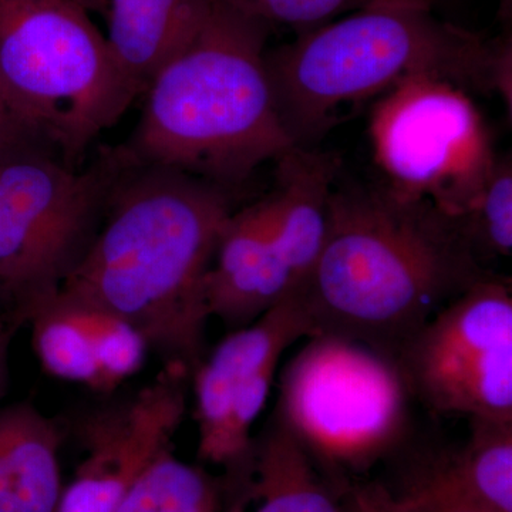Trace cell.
Segmentation results:
<instances>
[{"mask_svg":"<svg viewBox=\"0 0 512 512\" xmlns=\"http://www.w3.org/2000/svg\"><path fill=\"white\" fill-rule=\"evenodd\" d=\"M136 97L180 46L208 0H79Z\"/></svg>","mask_w":512,"mask_h":512,"instance_id":"15","label":"cell"},{"mask_svg":"<svg viewBox=\"0 0 512 512\" xmlns=\"http://www.w3.org/2000/svg\"><path fill=\"white\" fill-rule=\"evenodd\" d=\"M311 336L315 329L305 305L288 296L251 325L231 330L192 370L198 457L224 468L229 485L247 487L252 426L264 410L282 353Z\"/></svg>","mask_w":512,"mask_h":512,"instance_id":"10","label":"cell"},{"mask_svg":"<svg viewBox=\"0 0 512 512\" xmlns=\"http://www.w3.org/2000/svg\"><path fill=\"white\" fill-rule=\"evenodd\" d=\"M64 430L29 402L0 407V512H57Z\"/></svg>","mask_w":512,"mask_h":512,"instance_id":"16","label":"cell"},{"mask_svg":"<svg viewBox=\"0 0 512 512\" xmlns=\"http://www.w3.org/2000/svg\"><path fill=\"white\" fill-rule=\"evenodd\" d=\"M227 512H247V510H245V501L242 500V498H238V500H235V503L229 507Z\"/></svg>","mask_w":512,"mask_h":512,"instance_id":"26","label":"cell"},{"mask_svg":"<svg viewBox=\"0 0 512 512\" xmlns=\"http://www.w3.org/2000/svg\"><path fill=\"white\" fill-rule=\"evenodd\" d=\"M190 383L187 367L163 363L137 392L107 399L79 416L74 433L86 456L63 488L57 512H116L141 473L174 448Z\"/></svg>","mask_w":512,"mask_h":512,"instance_id":"11","label":"cell"},{"mask_svg":"<svg viewBox=\"0 0 512 512\" xmlns=\"http://www.w3.org/2000/svg\"><path fill=\"white\" fill-rule=\"evenodd\" d=\"M32 153H52L57 156L49 144L19 116L0 79V161Z\"/></svg>","mask_w":512,"mask_h":512,"instance_id":"23","label":"cell"},{"mask_svg":"<svg viewBox=\"0 0 512 512\" xmlns=\"http://www.w3.org/2000/svg\"><path fill=\"white\" fill-rule=\"evenodd\" d=\"M464 493L494 512H512V420L471 419L464 446L439 458Z\"/></svg>","mask_w":512,"mask_h":512,"instance_id":"18","label":"cell"},{"mask_svg":"<svg viewBox=\"0 0 512 512\" xmlns=\"http://www.w3.org/2000/svg\"><path fill=\"white\" fill-rule=\"evenodd\" d=\"M291 293V274L275 239L266 197L232 212L207 276L210 318L241 329Z\"/></svg>","mask_w":512,"mask_h":512,"instance_id":"13","label":"cell"},{"mask_svg":"<svg viewBox=\"0 0 512 512\" xmlns=\"http://www.w3.org/2000/svg\"><path fill=\"white\" fill-rule=\"evenodd\" d=\"M0 301H2V299H0Z\"/></svg>","mask_w":512,"mask_h":512,"instance_id":"27","label":"cell"},{"mask_svg":"<svg viewBox=\"0 0 512 512\" xmlns=\"http://www.w3.org/2000/svg\"><path fill=\"white\" fill-rule=\"evenodd\" d=\"M274 413L319 466L360 468L402 440L410 396L397 360L363 343L308 338Z\"/></svg>","mask_w":512,"mask_h":512,"instance_id":"7","label":"cell"},{"mask_svg":"<svg viewBox=\"0 0 512 512\" xmlns=\"http://www.w3.org/2000/svg\"><path fill=\"white\" fill-rule=\"evenodd\" d=\"M480 261L512 252V165L498 157L490 177L463 217L456 220Z\"/></svg>","mask_w":512,"mask_h":512,"instance_id":"20","label":"cell"},{"mask_svg":"<svg viewBox=\"0 0 512 512\" xmlns=\"http://www.w3.org/2000/svg\"><path fill=\"white\" fill-rule=\"evenodd\" d=\"M124 161L121 146L79 168L52 153L0 161V299L25 325L83 258Z\"/></svg>","mask_w":512,"mask_h":512,"instance_id":"6","label":"cell"},{"mask_svg":"<svg viewBox=\"0 0 512 512\" xmlns=\"http://www.w3.org/2000/svg\"><path fill=\"white\" fill-rule=\"evenodd\" d=\"M269 29L225 0H208L141 94L140 119L121 144L127 156L235 191L295 147L266 70Z\"/></svg>","mask_w":512,"mask_h":512,"instance_id":"3","label":"cell"},{"mask_svg":"<svg viewBox=\"0 0 512 512\" xmlns=\"http://www.w3.org/2000/svg\"><path fill=\"white\" fill-rule=\"evenodd\" d=\"M241 498L254 501V512H346L318 464L275 417L255 440L251 477Z\"/></svg>","mask_w":512,"mask_h":512,"instance_id":"17","label":"cell"},{"mask_svg":"<svg viewBox=\"0 0 512 512\" xmlns=\"http://www.w3.org/2000/svg\"><path fill=\"white\" fill-rule=\"evenodd\" d=\"M276 111L296 147L313 148L346 104L433 76L511 106V40H487L421 5H383L299 33L265 53Z\"/></svg>","mask_w":512,"mask_h":512,"instance_id":"4","label":"cell"},{"mask_svg":"<svg viewBox=\"0 0 512 512\" xmlns=\"http://www.w3.org/2000/svg\"><path fill=\"white\" fill-rule=\"evenodd\" d=\"M369 134L383 184L454 220L476 200L498 158L471 93L439 77H410L382 94Z\"/></svg>","mask_w":512,"mask_h":512,"instance_id":"8","label":"cell"},{"mask_svg":"<svg viewBox=\"0 0 512 512\" xmlns=\"http://www.w3.org/2000/svg\"><path fill=\"white\" fill-rule=\"evenodd\" d=\"M165 451L141 473L116 512H217L220 490L200 468Z\"/></svg>","mask_w":512,"mask_h":512,"instance_id":"19","label":"cell"},{"mask_svg":"<svg viewBox=\"0 0 512 512\" xmlns=\"http://www.w3.org/2000/svg\"><path fill=\"white\" fill-rule=\"evenodd\" d=\"M456 220L386 184H335L299 299L315 329L397 359L444 306L488 276Z\"/></svg>","mask_w":512,"mask_h":512,"instance_id":"2","label":"cell"},{"mask_svg":"<svg viewBox=\"0 0 512 512\" xmlns=\"http://www.w3.org/2000/svg\"><path fill=\"white\" fill-rule=\"evenodd\" d=\"M346 512H393L390 493L382 485H363L348 491Z\"/></svg>","mask_w":512,"mask_h":512,"instance_id":"25","label":"cell"},{"mask_svg":"<svg viewBox=\"0 0 512 512\" xmlns=\"http://www.w3.org/2000/svg\"><path fill=\"white\" fill-rule=\"evenodd\" d=\"M390 503L393 512H494L454 484L439 458L431 461L402 494L390 493Z\"/></svg>","mask_w":512,"mask_h":512,"instance_id":"22","label":"cell"},{"mask_svg":"<svg viewBox=\"0 0 512 512\" xmlns=\"http://www.w3.org/2000/svg\"><path fill=\"white\" fill-rule=\"evenodd\" d=\"M396 360L412 399L431 412L512 420L510 282L485 276L437 312Z\"/></svg>","mask_w":512,"mask_h":512,"instance_id":"9","label":"cell"},{"mask_svg":"<svg viewBox=\"0 0 512 512\" xmlns=\"http://www.w3.org/2000/svg\"><path fill=\"white\" fill-rule=\"evenodd\" d=\"M275 164V187L266 201L276 242L291 274V296L299 298L325 242L329 198L342 161L318 147L295 146Z\"/></svg>","mask_w":512,"mask_h":512,"instance_id":"14","label":"cell"},{"mask_svg":"<svg viewBox=\"0 0 512 512\" xmlns=\"http://www.w3.org/2000/svg\"><path fill=\"white\" fill-rule=\"evenodd\" d=\"M22 326H25V322L18 312L8 303L0 301V402L9 386L10 346Z\"/></svg>","mask_w":512,"mask_h":512,"instance_id":"24","label":"cell"},{"mask_svg":"<svg viewBox=\"0 0 512 512\" xmlns=\"http://www.w3.org/2000/svg\"><path fill=\"white\" fill-rule=\"evenodd\" d=\"M124 156L96 235L59 291L123 320L163 363L192 373L207 353V276L234 191Z\"/></svg>","mask_w":512,"mask_h":512,"instance_id":"1","label":"cell"},{"mask_svg":"<svg viewBox=\"0 0 512 512\" xmlns=\"http://www.w3.org/2000/svg\"><path fill=\"white\" fill-rule=\"evenodd\" d=\"M26 325L47 375L103 396L140 372L150 353L126 322L60 291L40 303Z\"/></svg>","mask_w":512,"mask_h":512,"instance_id":"12","label":"cell"},{"mask_svg":"<svg viewBox=\"0 0 512 512\" xmlns=\"http://www.w3.org/2000/svg\"><path fill=\"white\" fill-rule=\"evenodd\" d=\"M0 79L23 121L73 168L137 100L79 0H0Z\"/></svg>","mask_w":512,"mask_h":512,"instance_id":"5","label":"cell"},{"mask_svg":"<svg viewBox=\"0 0 512 512\" xmlns=\"http://www.w3.org/2000/svg\"><path fill=\"white\" fill-rule=\"evenodd\" d=\"M266 25H284L306 32L333 22L345 13L383 5H421L434 8L439 0H225Z\"/></svg>","mask_w":512,"mask_h":512,"instance_id":"21","label":"cell"}]
</instances>
